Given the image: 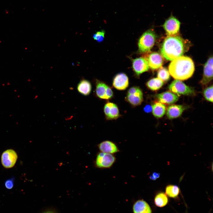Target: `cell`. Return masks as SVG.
Segmentation results:
<instances>
[{
  "mask_svg": "<svg viewBox=\"0 0 213 213\" xmlns=\"http://www.w3.org/2000/svg\"><path fill=\"white\" fill-rule=\"evenodd\" d=\"M156 38V35L154 30L151 29L145 32L140 37L138 41L139 52L144 53L150 51L154 46Z\"/></svg>",
  "mask_w": 213,
  "mask_h": 213,
  "instance_id": "3957f363",
  "label": "cell"
},
{
  "mask_svg": "<svg viewBox=\"0 0 213 213\" xmlns=\"http://www.w3.org/2000/svg\"><path fill=\"white\" fill-rule=\"evenodd\" d=\"M169 89L178 95H194V89L186 85L180 80L176 79L170 85Z\"/></svg>",
  "mask_w": 213,
  "mask_h": 213,
  "instance_id": "5b68a950",
  "label": "cell"
},
{
  "mask_svg": "<svg viewBox=\"0 0 213 213\" xmlns=\"http://www.w3.org/2000/svg\"><path fill=\"white\" fill-rule=\"evenodd\" d=\"M157 77L162 81L165 82L168 80L170 78V73L166 68L161 67L158 72Z\"/></svg>",
  "mask_w": 213,
  "mask_h": 213,
  "instance_id": "cb8c5ba5",
  "label": "cell"
},
{
  "mask_svg": "<svg viewBox=\"0 0 213 213\" xmlns=\"http://www.w3.org/2000/svg\"><path fill=\"white\" fill-rule=\"evenodd\" d=\"M77 89L78 92L81 94L86 96L91 93L92 90V86L90 82L85 79L81 80L78 83Z\"/></svg>",
  "mask_w": 213,
  "mask_h": 213,
  "instance_id": "d6986e66",
  "label": "cell"
},
{
  "mask_svg": "<svg viewBox=\"0 0 213 213\" xmlns=\"http://www.w3.org/2000/svg\"><path fill=\"white\" fill-rule=\"evenodd\" d=\"M17 157V153L13 149L6 150L1 156V161L3 166L6 168L12 167L15 164Z\"/></svg>",
  "mask_w": 213,
  "mask_h": 213,
  "instance_id": "9c48e42d",
  "label": "cell"
},
{
  "mask_svg": "<svg viewBox=\"0 0 213 213\" xmlns=\"http://www.w3.org/2000/svg\"><path fill=\"white\" fill-rule=\"evenodd\" d=\"M152 113L157 118L162 117L165 113L166 110L165 106L160 102H156L152 106Z\"/></svg>",
  "mask_w": 213,
  "mask_h": 213,
  "instance_id": "ffe728a7",
  "label": "cell"
},
{
  "mask_svg": "<svg viewBox=\"0 0 213 213\" xmlns=\"http://www.w3.org/2000/svg\"><path fill=\"white\" fill-rule=\"evenodd\" d=\"M125 100L132 106L140 105L143 101V93L141 89L136 86L130 88L127 93Z\"/></svg>",
  "mask_w": 213,
  "mask_h": 213,
  "instance_id": "277c9868",
  "label": "cell"
},
{
  "mask_svg": "<svg viewBox=\"0 0 213 213\" xmlns=\"http://www.w3.org/2000/svg\"><path fill=\"white\" fill-rule=\"evenodd\" d=\"M180 22L171 13L165 20L163 27L168 36L177 35L179 31Z\"/></svg>",
  "mask_w": 213,
  "mask_h": 213,
  "instance_id": "8992f818",
  "label": "cell"
},
{
  "mask_svg": "<svg viewBox=\"0 0 213 213\" xmlns=\"http://www.w3.org/2000/svg\"><path fill=\"white\" fill-rule=\"evenodd\" d=\"M163 82L158 78H154L146 83L147 87L151 90L156 91L159 89L163 85Z\"/></svg>",
  "mask_w": 213,
  "mask_h": 213,
  "instance_id": "44dd1931",
  "label": "cell"
},
{
  "mask_svg": "<svg viewBox=\"0 0 213 213\" xmlns=\"http://www.w3.org/2000/svg\"><path fill=\"white\" fill-rule=\"evenodd\" d=\"M204 96L206 100L213 102V86L206 88L204 91Z\"/></svg>",
  "mask_w": 213,
  "mask_h": 213,
  "instance_id": "d4e9b609",
  "label": "cell"
},
{
  "mask_svg": "<svg viewBox=\"0 0 213 213\" xmlns=\"http://www.w3.org/2000/svg\"><path fill=\"white\" fill-rule=\"evenodd\" d=\"M144 110L146 112H149L152 110V106L149 105H147L145 106Z\"/></svg>",
  "mask_w": 213,
  "mask_h": 213,
  "instance_id": "f1b7e54d",
  "label": "cell"
},
{
  "mask_svg": "<svg viewBox=\"0 0 213 213\" xmlns=\"http://www.w3.org/2000/svg\"><path fill=\"white\" fill-rule=\"evenodd\" d=\"M112 85L113 86L118 90H124L128 86V78L125 73L118 74L114 78Z\"/></svg>",
  "mask_w": 213,
  "mask_h": 213,
  "instance_id": "5bb4252c",
  "label": "cell"
},
{
  "mask_svg": "<svg viewBox=\"0 0 213 213\" xmlns=\"http://www.w3.org/2000/svg\"><path fill=\"white\" fill-rule=\"evenodd\" d=\"M184 109V107L181 105H170L167 109V115L169 119L177 118L181 116Z\"/></svg>",
  "mask_w": 213,
  "mask_h": 213,
  "instance_id": "e0dca14e",
  "label": "cell"
},
{
  "mask_svg": "<svg viewBox=\"0 0 213 213\" xmlns=\"http://www.w3.org/2000/svg\"><path fill=\"white\" fill-rule=\"evenodd\" d=\"M105 32L104 30L98 31L94 33L93 36V38L98 42H102L104 39Z\"/></svg>",
  "mask_w": 213,
  "mask_h": 213,
  "instance_id": "484cf974",
  "label": "cell"
},
{
  "mask_svg": "<svg viewBox=\"0 0 213 213\" xmlns=\"http://www.w3.org/2000/svg\"><path fill=\"white\" fill-rule=\"evenodd\" d=\"M168 202V198L166 195L163 192L159 193L155 197V204L158 207H164L167 204Z\"/></svg>",
  "mask_w": 213,
  "mask_h": 213,
  "instance_id": "7402d4cb",
  "label": "cell"
},
{
  "mask_svg": "<svg viewBox=\"0 0 213 213\" xmlns=\"http://www.w3.org/2000/svg\"><path fill=\"white\" fill-rule=\"evenodd\" d=\"M41 213H58L56 211L52 209H48L43 211Z\"/></svg>",
  "mask_w": 213,
  "mask_h": 213,
  "instance_id": "f546056e",
  "label": "cell"
},
{
  "mask_svg": "<svg viewBox=\"0 0 213 213\" xmlns=\"http://www.w3.org/2000/svg\"><path fill=\"white\" fill-rule=\"evenodd\" d=\"M213 78V58L210 57L204 65L203 78L200 83L203 85H207Z\"/></svg>",
  "mask_w": 213,
  "mask_h": 213,
  "instance_id": "8fae6325",
  "label": "cell"
},
{
  "mask_svg": "<svg viewBox=\"0 0 213 213\" xmlns=\"http://www.w3.org/2000/svg\"><path fill=\"white\" fill-rule=\"evenodd\" d=\"M190 45L189 41L177 35L168 36L161 46V53L167 60L172 61L182 56L188 50Z\"/></svg>",
  "mask_w": 213,
  "mask_h": 213,
  "instance_id": "6da1fadb",
  "label": "cell"
},
{
  "mask_svg": "<svg viewBox=\"0 0 213 213\" xmlns=\"http://www.w3.org/2000/svg\"><path fill=\"white\" fill-rule=\"evenodd\" d=\"M95 91L97 96L101 99H109L113 96V92L111 88L99 80H96Z\"/></svg>",
  "mask_w": 213,
  "mask_h": 213,
  "instance_id": "ba28073f",
  "label": "cell"
},
{
  "mask_svg": "<svg viewBox=\"0 0 213 213\" xmlns=\"http://www.w3.org/2000/svg\"><path fill=\"white\" fill-rule=\"evenodd\" d=\"M134 213H151V208L145 201L143 200L137 201L133 207Z\"/></svg>",
  "mask_w": 213,
  "mask_h": 213,
  "instance_id": "ac0fdd59",
  "label": "cell"
},
{
  "mask_svg": "<svg viewBox=\"0 0 213 213\" xmlns=\"http://www.w3.org/2000/svg\"><path fill=\"white\" fill-rule=\"evenodd\" d=\"M6 188L8 189H12L14 186L13 180L12 179H9L7 180L5 183Z\"/></svg>",
  "mask_w": 213,
  "mask_h": 213,
  "instance_id": "4316f807",
  "label": "cell"
},
{
  "mask_svg": "<svg viewBox=\"0 0 213 213\" xmlns=\"http://www.w3.org/2000/svg\"><path fill=\"white\" fill-rule=\"evenodd\" d=\"M160 175V174L159 173L154 172L150 176L149 178L151 180H155L159 178Z\"/></svg>",
  "mask_w": 213,
  "mask_h": 213,
  "instance_id": "83f0119b",
  "label": "cell"
},
{
  "mask_svg": "<svg viewBox=\"0 0 213 213\" xmlns=\"http://www.w3.org/2000/svg\"><path fill=\"white\" fill-rule=\"evenodd\" d=\"M132 66L134 71L138 76L143 73L148 71L149 67L146 59L142 57L133 59Z\"/></svg>",
  "mask_w": 213,
  "mask_h": 213,
  "instance_id": "30bf717a",
  "label": "cell"
},
{
  "mask_svg": "<svg viewBox=\"0 0 213 213\" xmlns=\"http://www.w3.org/2000/svg\"><path fill=\"white\" fill-rule=\"evenodd\" d=\"M156 97L160 102L167 104H171L178 99V96L170 91H166L157 94Z\"/></svg>",
  "mask_w": 213,
  "mask_h": 213,
  "instance_id": "9a60e30c",
  "label": "cell"
},
{
  "mask_svg": "<svg viewBox=\"0 0 213 213\" xmlns=\"http://www.w3.org/2000/svg\"><path fill=\"white\" fill-rule=\"evenodd\" d=\"M98 147L101 152L106 153L112 154L119 151L116 144L109 141H105L101 142L98 145Z\"/></svg>",
  "mask_w": 213,
  "mask_h": 213,
  "instance_id": "2e32d148",
  "label": "cell"
},
{
  "mask_svg": "<svg viewBox=\"0 0 213 213\" xmlns=\"http://www.w3.org/2000/svg\"><path fill=\"white\" fill-rule=\"evenodd\" d=\"M146 59L148 62L149 67L153 70H156L161 67L163 64V57L157 52L151 53Z\"/></svg>",
  "mask_w": 213,
  "mask_h": 213,
  "instance_id": "4fadbf2b",
  "label": "cell"
},
{
  "mask_svg": "<svg viewBox=\"0 0 213 213\" xmlns=\"http://www.w3.org/2000/svg\"><path fill=\"white\" fill-rule=\"evenodd\" d=\"M115 160V156L112 154L100 152L97 155L95 164L98 168H109L113 165Z\"/></svg>",
  "mask_w": 213,
  "mask_h": 213,
  "instance_id": "52a82bcc",
  "label": "cell"
},
{
  "mask_svg": "<svg viewBox=\"0 0 213 213\" xmlns=\"http://www.w3.org/2000/svg\"><path fill=\"white\" fill-rule=\"evenodd\" d=\"M179 187L175 185H169L166 188L165 193L169 197L175 198L177 197L180 193Z\"/></svg>",
  "mask_w": 213,
  "mask_h": 213,
  "instance_id": "603a6c76",
  "label": "cell"
},
{
  "mask_svg": "<svg viewBox=\"0 0 213 213\" xmlns=\"http://www.w3.org/2000/svg\"><path fill=\"white\" fill-rule=\"evenodd\" d=\"M168 69L169 73L174 78L184 80L192 75L195 68L193 62L190 58L182 56L173 60Z\"/></svg>",
  "mask_w": 213,
  "mask_h": 213,
  "instance_id": "7a4b0ae2",
  "label": "cell"
},
{
  "mask_svg": "<svg viewBox=\"0 0 213 213\" xmlns=\"http://www.w3.org/2000/svg\"><path fill=\"white\" fill-rule=\"evenodd\" d=\"M104 112L108 120H115L120 116L118 108L114 103L108 102L105 104Z\"/></svg>",
  "mask_w": 213,
  "mask_h": 213,
  "instance_id": "7c38bea8",
  "label": "cell"
}]
</instances>
